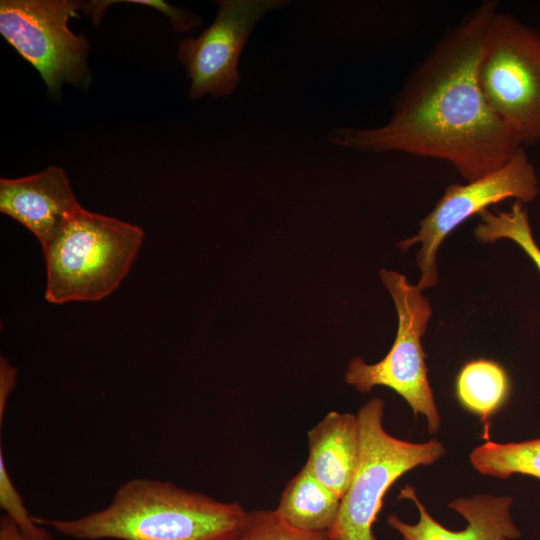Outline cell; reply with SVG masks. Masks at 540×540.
I'll use <instances>...</instances> for the list:
<instances>
[{"label": "cell", "instance_id": "cell-1", "mask_svg": "<svg viewBox=\"0 0 540 540\" xmlns=\"http://www.w3.org/2000/svg\"><path fill=\"white\" fill-rule=\"evenodd\" d=\"M497 7L496 0H484L448 30L407 79L384 125L335 128L330 142L361 152L442 160L468 182L504 165L523 146L489 108L478 81Z\"/></svg>", "mask_w": 540, "mask_h": 540}, {"label": "cell", "instance_id": "cell-2", "mask_svg": "<svg viewBox=\"0 0 540 540\" xmlns=\"http://www.w3.org/2000/svg\"><path fill=\"white\" fill-rule=\"evenodd\" d=\"M247 517L238 502L219 501L171 481L134 478L121 484L101 510L72 519H34L77 540H230Z\"/></svg>", "mask_w": 540, "mask_h": 540}, {"label": "cell", "instance_id": "cell-3", "mask_svg": "<svg viewBox=\"0 0 540 540\" xmlns=\"http://www.w3.org/2000/svg\"><path fill=\"white\" fill-rule=\"evenodd\" d=\"M144 236L137 225L81 207L42 248L45 299L63 304L107 297L128 274Z\"/></svg>", "mask_w": 540, "mask_h": 540}, {"label": "cell", "instance_id": "cell-4", "mask_svg": "<svg viewBox=\"0 0 540 540\" xmlns=\"http://www.w3.org/2000/svg\"><path fill=\"white\" fill-rule=\"evenodd\" d=\"M384 408V401L375 397L356 414L359 459L338 515L327 532L331 540H376L373 525L389 488L406 472L430 465L445 453L444 445L436 439L413 443L391 436L383 426Z\"/></svg>", "mask_w": 540, "mask_h": 540}, {"label": "cell", "instance_id": "cell-5", "mask_svg": "<svg viewBox=\"0 0 540 540\" xmlns=\"http://www.w3.org/2000/svg\"><path fill=\"white\" fill-rule=\"evenodd\" d=\"M489 108L521 145L540 142V33L508 13L496 12L478 66Z\"/></svg>", "mask_w": 540, "mask_h": 540}, {"label": "cell", "instance_id": "cell-6", "mask_svg": "<svg viewBox=\"0 0 540 540\" xmlns=\"http://www.w3.org/2000/svg\"><path fill=\"white\" fill-rule=\"evenodd\" d=\"M380 277L393 298L398 314L394 343L387 355L374 364L353 358L345 372L346 383L361 393L385 386L399 394L417 417H426L428 431L435 434L441 425L427 377L426 354L421 344L431 307L418 286L411 285L396 271L380 270Z\"/></svg>", "mask_w": 540, "mask_h": 540}, {"label": "cell", "instance_id": "cell-7", "mask_svg": "<svg viewBox=\"0 0 540 540\" xmlns=\"http://www.w3.org/2000/svg\"><path fill=\"white\" fill-rule=\"evenodd\" d=\"M82 1L1 0L0 33L40 74L48 92L58 96L65 83L87 87L90 45L68 23Z\"/></svg>", "mask_w": 540, "mask_h": 540}, {"label": "cell", "instance_id": "cell-8", "mask_svg": "<svg viewBox=\"0 0 540 540\" xmlns=\"http://www.w3.org/2000/svg\"><path fill=\"white\" fill-rule=\"evenodd\" d=\"M538 192L537 173L523 147L496 170L464 185H449L430 213L420 221L418 233L399 243L403 250L421 243L416 256L421 270L418 288L424 290L437 284V251L461 223L508 198L530 202Z\"/></svg>", "mask_w": 540, "mask_h": 540}, {"label": "cell", "instance_id": "cell-9", "mask_svg": "<svg viewBox=\"0 0 540 540\" xmlns=\"http://www.w3.org/2000/svg\"><path fill=\"white\" fill-rule=\"evenodd\" d=\"M286 0H218L212 24L196 38L178 46V59L190 80L188 98L228 96L240 76L238 63L256 24L268 13L285 7Z\"/></svg>", "mask_w": 540, "mask_h": 540}, {"label": "cell", "instance_id": "cell-10", "mask_svg": "<svg viewBox=\"0 0 540 540\" xmlns=\"http://www.w3.org/2000/svg\"><path fill=\"white\" fill-rule=\"evenodd\" d=\"M81 207L59 166L21 178L0 179V212L25 226L42 248Z\"/></svg>", "mask_w": 540, "mask_h": 540}, {"label": "cell", "instance_id": "cell-11", "mask_svg": "<svg viewBox=\"0 0 540 540\" xmlns=\"http://www.w3.org/2000/svg\"><path fill=\"white\" fill-rule=\"evenodd\" d=\"M399 497L411 500L419 511V519L415 524L406 523L395 514L388 516V525L403 540H515L521 536L510 512L513 499L508 495L478 494L451 501L449 508L467 521V526L462 530L448 529L436 521L421 503L413 487L406 485Z\"/></svg>", "mask_w": 540, "mask_h": 540}, {"label": "cell", "instance_id": "cell-12", "mask_svg": "<svg viewBox=\"0 0 540 540\" xmlns=\"http://www.w3.org/2000/svg\"><path fill=\"white\" fill-rule=\"evenodd\" d=\"M307 441L305 465L325 487L342 499L359 459L357 416L331 411L308 431Z\"/></svg>", "mask_w": 540, "mask_h": 540}, {"label": "cell", "instance_id": "cell-13", "mask_svg": "<svg viewBox=\"0 0 540 540\" xmlns=\"http://www.w3.org/2000/svg\"><path fill=\"white\" fill-rule=\"evenodd\" d=\"M340 504L341 498L304 465L285 486L274 512L297 529L327 534L338 515Z\"/></svg>", "mask_w": 540, "mask_h": 540}, {"label": "cell", "instance_id": "cell-14", "mask_svg": "<svg viewBox=\"0 0 540 540\" xmlns=\"http://www.w3.org/2000/svg\"><path fill=\"white\" fill-rule=\"evenodd\" d=\"M455 392L459 403L487 425L507 401L510 379L499 363L484 358L474 359L460 369Z\"/></svg>", "mask_w": 540, "mask_h": 540}, {"label": "cell", "instance_id": "cell-15", "mask_svg": "<svg viewBox=\"0 0 540 540\" xmlns=\"http://www.w3.org/2000/svg\"><path fill=\"white\" fill-rule=\"evenodd\" d=\"M470 461L483 475L506 479L522 474L540 480V438L509 443L487 441L472 450Z\"/></svg>", "mask_w": 540, "mask_h": 540}, {"label": "cell", "instance_id": "cell-16", "mask_svg": "<svg viewBox=\"0 0 540 540\" xmlns=\"http://www.w3.org/2000/svg\"><path fill=\"white\" fill-rule=\"evenodd\" d=\"M481 222L474 235L481 243H493L500 239L515 242L530 257L540 272V249L533 239L527 210L515 200L509 211L492 212L488 209L478 214Z\"/></svg>", "mask_w": 540, "mask_h": 540}, {"label": "cell", "instance_id": "cell-17", "mask_svg": "<svg viewBox=\"0 0 540 540\" xmlns=\"http://www.w3.org/2000/svg\"><path fill=\"white\" fill-rule=\"evenodd\" d=\"M230 540H331L325 533L297 529L282 521L274 510L248 511L242 529Z\"/></svg>", "mask_w": 540, "mask_h": 540}, {"label": "cell", "instance_id": "cell-18", "mask_svg": "<svg viewBox=\"0 0 540 540\" xmlns=\"http://www.w3.org/2000/svg\"><path fill=\"white\" fill-rule=\"evenodd\" d=\"M0 507L14 522L24 540H55L46 527L39 525L26 508L14 485L0 448Z\"/></svg>", "mask_w": 540, "mask_h": 540}, {"label": "cell", "instance_id": "cell-19", "mask_svg": "<svg viewBox=\"0 0 540 540\" xmlns=\"http://www.w3.org/2000/svg\"><path fill=\"white\" fill-rule=\"evenodd\" d=\"M120 2L147 6L159 11L168 18L176 32H188L203 23V19L199 15L163 0H121Z\"/></svg>", "mask_w": 540, "mask_h": 540}, {"label": "cell", "instance_id": "cell-20", "mask_svg": "<svg viewBox=\"0 0 540 540\" xmlns=\"http://www.w3.org/2000/svg\"><path fill=\"white\" fill-rule=\"evenodd\" d=\"M17 370L5 357L0 358V426L3 424L7 402L16 383Z\"/></svg>", "mask_w": 540, "mask_h": 540}, {"label": "cell", "instance_id": "cell-21", "mask_svg": "<svg viewBox=\"0 0 540 540\" xmlns=\"http://www.w3.org/2000/svg\"><path fill=\"white\" fill-rule=\"evenodd\" d=\"M0 540H24L14 522L6 514L0 518Z\"/></svg>", "mask_w": 540, "mask_h": 540}]
</instances>
